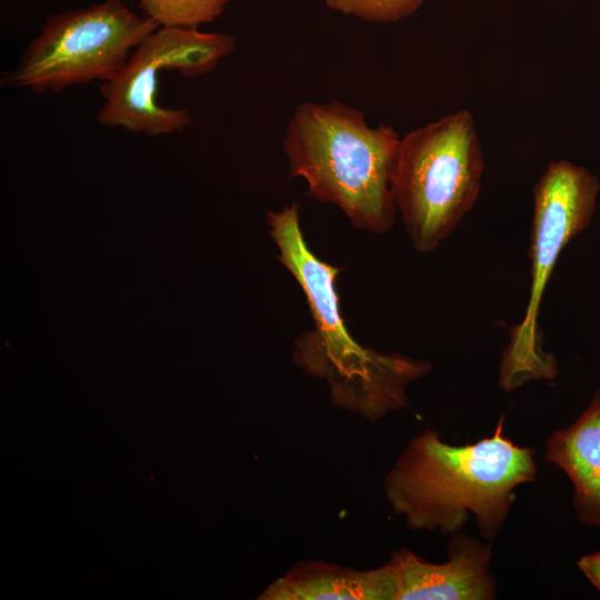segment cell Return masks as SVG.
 <instances>
[{"mask_svg":"<svg viewBox=\"0 0 600 600\" xmlns=\"http://www.w3.org/2000/svg\"><path fill=\"white\" fill-rule=\"evenodd\" d=\"M160 26L138 16L122 0L51 14L40 33L22 50L1 83L37 93L106 82L124 66L131 52Z\"/></svg>","mask_w":600,"mask_h":600,"instance_id":"obj_6","label":"cell"},{"mask_svg":"<svg viewBox=\"0 0 600 600\" xmlns=\"http://www.w3.org/2000/svg\"><path fill=\"white\" fill-rule=\"evenodd\" d=\"M546 459L570 479L579 520L600 527V383L579 418L549 437Z\"/></svg>","mask_w":600,"mask_h":600,"instance_id":"obj_9","label":"cell"},{"mask_svg":"<svg viewBox=\"0 0 600 600\" xmlns=\"http://www.w3.org/2000/svg\"><path fill=\"white\" fill-rule=\"evenodd\" d=\"M262 600H394V582L388 563L356 570L322 561H301L274 580Z\"/></svg>","mask_w":600,"mask_h":600,"instance_id":"obj_10","label":"cell"},{"mask_svg":"<svg viewBox=\"0 0 600 600\" xmlns=\"http://www.w3.org/2000/svg\"><path fill=\"white\" fill-rule=\"evenodd\" d=\"M494 432L452 446L428 428L412 438L389 470L384 493L392 511L413 530L459 533L470 516L492 540L506 521L514 490L534 480V451Z\"/></svg>","mask_w":600,"mask_h":600,"instance_id":"obj_1","label":"cell"},{"mask_svg":"<svg viewBox=\"0 0 600 600\" xmlns=\"http://www.w3.org/2000/svg\"><path fill=\"white\" fill-rule=\"evenodd\" d=\"M236 44L232 36L222 32L159 27L112 79L102 82L104 103L97 122L149 137L183 131L191 121L187 110L163 107L157 99L159 73L178 70L186 78L203 76L233 53Z\"/></svg>","mask_w":600,"mask_h":600,"instance_id":"obj_7","label":"cell"},{"mask_svg":"<svg viewBox=\"0 0 600 600\" xmlns=\"http://www.w3.org/2000/svg\"><path fill=\"white\" fill-rule=\"evenodd\" d=\"M484 157L469 110H458L400 139L392 196L413 248L434 250L473 208Z\"/></svg>","mask_w":600,"mask_h":600,"instance_id":"obj_4","label":"cell"},{"mask_svg":"<svg viewBox=\"0 0 600 600\" xmlns=\"http://www.w3.org/2000/svg\"><path fill=\"white\" fill-rule=\"evenodd\" d=\"M144 16L160 27L198 28L214 21L228 0H138Z\"/></svg>","mask_w":600,"mask_h":600,"instance_id":"obj_11","label":"cell"},{"mask_svg":"<svg viewBox=\"0 0 600 600\" xmlns=\"http://www.w3.org/2000/svg\"><path fill=\"white\" fill-rule=\"evenodd\" d=\"M278 259L301 287L314 328L294 341L293 359L307 373L326 379L334 404L377 420L408 403V386L431 364L358 343L339 310V269L317 257L304 240L296 202L267 214Z\"/></svg>","mask_w":600,"mask_h":600,"instance_id":"obj_2","label":"cell"},{"mask_svg":"<svg viewBox=\"0 0 600 600\" xmlns=\"http://www.w3.org/2000/svg\"><path fill=\"white\" fill-rule=\"evenodd\" d=\"M400 139L339 101L302 102L282 146L290 176L304 179L311 197L338 206L356 228L384 233L397 211L391 186Z\"/></svg>","mask_w":600,"mask_h":600,"instance_id":"obj_3","label":"cell"},{"mask_svg":"<svg viewBox=\"0 0 600 600\" xmlns=\"http://www.w3.org/2000/svg\"><path fill=\"white\" fill-rule=\"evenodd\" d=\"M426 0H324L332 10L370 22H398L414 13Z\"/></svg>","mask_w":600,"mask_h":600,"instance_id":"obj_12","label":"cell"},{"mask_svg":"<svg viewBox=\"0 0 600 600\" xmlns=\"http://www.w3.org/2000/svg\"><path fill=\"white\" fill-rule=\"evenodd\" d=\"M577 566L600 593V551L581 557Z\"/></svg>","mask_w":600,"mask_h":600,"instance_id":"obj_13","label":"cell"},{"mask_svg":"<svg viewBox=\"0 0 600 600\" xmlns=\"http://www.w3.org/2000/svg\"><path fill=\"white\" fill-rule=\"evenodd\" d=\"M491 547L456 533L449 559L431 563L412 551L392 552L388 564L394 582V600H489L496 581L489 570Z\"/></svg>","mask_w":600,"mask_h":600,"instance_id":"obj_8","label":"cell"},{"mask_svg":"<svg viewBox=\"0 0 600 600\" xmlns=\"http://www.w3.org/2000/svg\"><path fill=\"white\" fill-rule=\"evenodd\" d=\"M599 191L598 178L568 160L550 162L532 189L530 292L523 318L510 329L502 353L499 384L506 392L558 373L554 357L543 349L539 309L562 250L590 224Z\"/></svg>","mask_w":600,"mask_h":600,"instance_id":"obj_5","label":"cell"}]
</instances>
